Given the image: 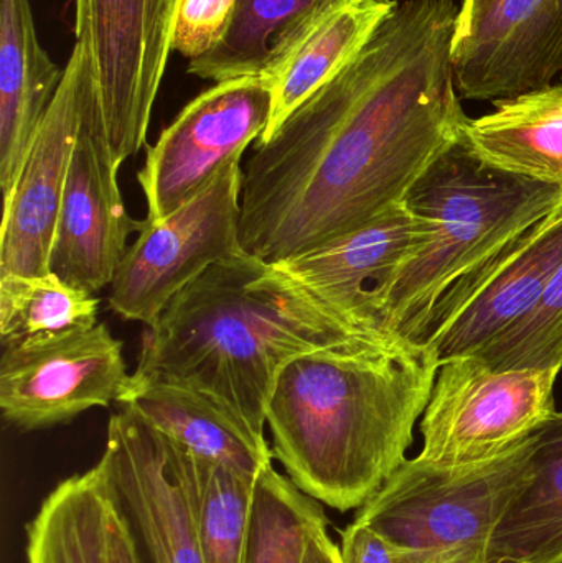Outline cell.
<instances>
[{"instance_id":"6da1fadb","label":"cell","mask_w":562,"mask_h":563,"mask_svg":"<svg viewBox=\"0 0 562 563\" xmlns=\"http://www.w3.org/2000/svg\"><path fill=\"white\" fill-rule=\"evenodd\" d=\"M454 0H405L352 62L243 167L241 246L279 264L399 203L469 119L455 86Z\"/></svg>"},{"instance_id":"7a4b0ae2","label":"cell","mask_w":562,"mask_h":563,"mask_svg":"<svg viewBox=\"0 0 562 563\" xmlns=\"http://www.w3.org/2000/svg\"><path fill=\"white\" fill-rule=\"evenodd\" d=\"M395 343L337 317L279 264L241 253L172 298L144 331L131 377L208 394L264 437L274 384L290 360Z\"/></svg>"},{"instance_id":"3957f363","label":"cell","mask_w":562,"mask_h":563,"mask_svg":"<svg viewBox=\"0 0 562 563\" xmlns=\"http://www.w3.org/2000/svg\"><path fill=\"white\" fill-rule=\"evenodd\" d=\"M439 366L409 341L294 357L267 404L273 455L322 505L362 508L408 460Z\"/></svg>"},{"instance_id":"277c9868","label":"cell","mask_w":562,"mask_h":563,"mask_svg":"<svg viewBox=\"0 0 562 563\" xmlns=\"http://www.w3.org/2000/svg\"><path fill=\"white\" fill-rule=\"evenodd\" d=\"M403 201L432 220L434 234L379 295L378 323L392 340L412 343L451 285L560 207L562 185L488 167L461 139L428 165Z\"/></svg>"},{"instance_id":"5b68a950","label":"cell","mask_w":562,"mask_h":563,"mask_svg":"<svg viewBox=\"0 0 562 563\" xmlns=\"http://www.w3.org/2000/svg\"><path fill=\"white\" fill-rule=\"evenodd\" d=\"M531 437L471 465L406 460L356 512L389 544L442 563H485L488 539L527 478Z\"/></svg>"},{"instance_id":"8992f818","label":"cell","mask_w":562,"mask_h":563,"mask_svg":"<svg viewBox=\"0 0 562 563\" xmlns=\"http://www.w3.org/2000/svg\"><path fill=\"white\" fill-rule=\"evenodd\" d=\"M560 369H494L478 356L439 366L422 413V460L487 462L530 439L554 412Z\"/></svg>"},{"instance_id":"52a82bcc","label":"cell","mask_w":562,"mask_h":563,"mask_svg":"<svg viewBox=\"0 0 562 563\" xmlns=\"http://www.w3.org/2000/svg\"><path fill=\"white\" fill-rule=\"evenodd\" d=\"M241 158L170 217L142 220L111 284L108 301L114 313L151 327L172 298L211 266L246 253L240 236Z\"/></svg>"},{"instance_id":"ba28073f","label":"cell","mask_w":562,"mask_h":563,"mask_svg":"<svg viewBox=\"0 0 562 563\" xmlns=\"http://www.w3.org/2000/svg\"><path fill=\"white\" fill-rule=\"evenodd\" d=\"M180 5L181 0H75V36L88 40L119 167L144 147Z\"/></svg>"},{"instance_id":"9c48e42d","label":"cell","mask_w":562,"mask_h":563,"mask_svg":"<svg viewBox=\"0 0 562 563\" xmlns=\"http://www.w3.org/2000/svg\"><path fill=\"white\" fill-rule=\"evenodd\" d=\"M131 383L122 343L104 323L3 344L0 409L23 432L121 402Z\"/></svg>"},{"instance_id":"30bf717a","label":"cell","mask_w":562,"mask_h":563,"mask_svg":"<svg viewBox=\"0 0 562 563\" xmlns=\"http://www.w3.org/2000/svg\"><path fill=\"white\" fill-rule=\"evenodd\" d=\"M273 92L264 76L214 82L191 99L147 148L139 185L147 220L161 221L197 197L269 125Z\"/></svg>"},{"instance_id":"8fae6325","label":"cell","mask_w":562,"mask_h":563,"mask_svg":"<svg viewBox=\"0 0 562 563\" xmlns=\"http://www.w3.org/2000/svg\"><path fill=\"white\" fill-rule=\"evenodd\" d=\"M562 264V203L448 288L412 343L439 364L475 356L520 320Z\"/></svg>"},{"instance_id":"7c38bea8","label":"cell","mask_w":562,"mask_h":563,"mask_svg":"<svg viewBox=\"0 0 562 563\" xmlns=\"http://www.w3.org/2000/svg\"><path fill=\"white\" fill-rule=\"evenodd\" d=\"M98 85L85 36L63 69L62 82L33 139L12 194L3 198L0 277L46 276L69 161L88 92Z\"/></svg>"},{"instance_id":"4fadbf2b","label":"cell","mask_w":562,"mask_h":563,"mask_svg":"<svg viewBox=\"0 0 562 563\" xmlns=\"http://www.w3.org/2000/svg\"><path fill=\"white\" fill-rule=\"evenodd\" d=\"M102 114L99 86L82 108L63 191L49 273L66 284L96 291L111 285L141 221L125 211Z\"/></svg>"},{"instance_id":"5bb4252c","label":"cell","mask_w":562,"mask_h":563,"mask_svg":"<svg viewBox=\"0 0 562 563\" xmlns=\"http://www.w3.org/2000/svg\"><path fill=\"white\" fill-rule=\"evenodd\" d=\"M124 506L148 563H205L188 482L187 450L132 407L109 420L98 462Z\"/></svg>"},{"instance_id":"9a60e30c","label":"cell","mask_w":562,"mask_h":563,"mask_svg":"<svg viewBox=\"0 0 562 563\" xmlns=\"http://www.w3.org/2000/svg\"><path fill=\"white\" fill-rule=\"evenodd\" d=\"M432 234V220L399 201L359 230L279 266L346 323L392 340L379 330V295Z\"/></svg>"},{"instance_id":"2e32d148","label":"cell","mask_w":562,"mask_h":563,"mask_svg":"<svg viewBox=\"0 0 562 563\" xmlns=\"http://www.w3.org/2000/svg\"><path fill=\"white\" fill-rule=\"evenodd\" d=\"M461 98L500 101L562 76V0H500L452 45Z\"/></svg>"},{"instance_id":"e0dca14e","label":"cell","mask_w":562,"mask_h":563,"mask_svg":"<svg viewBox=\"0 0 562 563\" xmlns=\"http://www.w3.org/2000/svg\"><path fill=\"white\" fill-rule=\"evenodd\" d=\"M132 376V374H131ZM121 406L198 459L257 479L273 466V449L236 413L208 394L165 380L131 377Z\"/></svg>"},{"instance_id":"ac0fdd59","label":"cell","mask_w":562,"mask_h":563,"mask_svg":"<svg viewBox=\"0 0 562 563\" xmlns=\"http://www.w3.org/2000/svg\"><path fill=\"white\" fill-rule=\"evenodd\" d=\"M63 71L36 35L30 0H0V188L12 194Z\"/></svg>"},{"instance_id":"d6986e66","label":"cell","mask_w":562,"mask_h":563,"mask_svg":"<svg viewBox=\"0 0 562 563\" xmlns=\"http://www.w3.org/2000/svg\"><path fill=\"white\" fill-rule=\"evenodd\" d=\"M462 141L488 167L562 185V82L495 101L469 119Z\"/></svg>"},{"instance_id":"ffe728a7","label":"cell","mask_w":562,"mask_h":563,"mask_svg":"<svg viewBox=\"0 0 562 563\" xmlns=\"http://www.w3.org/2000/svg\"><path fill=\"white\" fill-rule=\"evenodd\" d=\"M485 563H562V410L531 435L527 478L492 531Z\"/></svg>"},{"instance_id":"44dd1931","label":"cell","mask_w":562,"mask_h":563,"mask_svg":"<svg viewBox=\"0 0 562 563\" xmlns=\"http://www.w3.org/2000/svg\"><path fill=\"white\" fill-rule=\"evenodd\" d=\"M343 0H238L223 42L188 63L187 71L214 82L271 78L307 33Z\"/></svg>"},{"instance_id":"7402d4cb","label":"cell","mask_w":562,"mask_h":563,"mask_svg":"<svg viewBox=\"0 0 562 563\" xmlns=\"http://www.w3.org/2000/svg\"><path fill=\"white\" fill-rule=\"evenodd\" d=\"M398 0H343L330 10L271 76L269 137L299 106L335 78L363 48Z\"/></svg>"},{"instance_id":"603a6c76","label":"cell","mask_w":562,"mask_h":563,"mask_svg":"<svg viewBox=\"0 0 562 563\" xmlns=\"http://www.w3.org/2000/svg\"><path fill=\"white\" fill-rule=\"evenodd\" d=\"M108 479L98 465L59 483L26 526L29 563H102Z\"/></svg>"},{"instance_id":"cb8c5ba5","label":"cell","mask_w":562,"mask_h":563,"mask_svg":"<svg viewBox=\"0 0 562 563\" xmlns=\"http://www.w3.org/2000/svg\"><path fill=\"white\" fill-rule=\"evenodd\" d=\"M188 482L205 563H244L257 479L187 450Z\"/></svg>"},{"instance_id":"d4e9b609","label":"cell","mask_w":562,"mask_h":563,"mask_svg":"<svg viewBox=\"0 0 562 563\" xmlns=\"http://www.w3.org/2000/svg\"><path fill=\"white\" fill-rule=\"evenodd\" d=\"M327 526L322 503L269 466L254 488L244 563H306L313 538Z\"/></svg>"},{"instance_id":"484cf974","label":"cell","mask_w":562,"mask_h":563,"mask_svg":"<svg viewBox=\"0 0 562 563\" xmlns=\"http://www.w3.org/2000/svg\"><path fill=\"white\" fill-rule=\"evenodd\" d=\"M99 298L56 277H0V340L15 343L38 334L95 327Z\"/></svg>"},{"instance_id":"4316f807","label":"cell","mask_w":562,"mask_h":563,"mask_svg":"<svg viewBox=\"0 0 562 563\" xmlns=\"http://www.w3.org/2000/svg\"><path fill=\"white\" fill-rule=\"evenodd\" d=\"M494 369H562V264L540 300L475 354Z\"/></svg>"},{"instance_id":"83f0119b","label":"cell","mask_w":562,"mask_h":563,"mask_svg":"<svg viewBox=\"0 0 562 563\" xmlns=\"http://www.w3.org/2000/svg\"><path fill=\"white\" fill-rule=\"evenodd\" d=\"M238 0H181L172 36V52L187 59L217 48L233 22Z\"/></svg>"},{"instance_id":"f1b7e54d","label":"cell","mask_w":562,"mask_h":563,"mask_svg":"<svg viewBox=\"0 0 562 563\" xmlns=\"http://www.w3.org/2000/svg\"><path fill=\"white\" fill-rule=\"evenodd\" d=\"M102 531H104L102 563H148L137 534L129 521V516L125 515L124 506L119 501L109 479Z\"/></svg>"},{"instance_id":"f546056e","label":"cell","mask_w":562,"mask_h":563,"mask_svg":"<svg viewBox=\"0 0 562 563\" xmlns=\"http://www.w3.org/2000/svg\"><path fill=\"white\" fill-rule=\"evenodd\" d=\"M500 0H462L459 7L458 26L454 40L465 38L474 32L481 20L494 9Z\"/></svg>"},{"instance_id":"4dcf8cb0","label":"cell","mask_w":562,"mask_h":563,"mask_svg":"<svg viewBox=\"0 0 562 563\" xmlns=\"http://www.w3.org/2000/svg\"><path fill=\"white\" fill-rule=\"evenodd\" d=\"M306 563H340V552L327 531L319 532L310 544Z\"/></svg>"}]
</instances>
